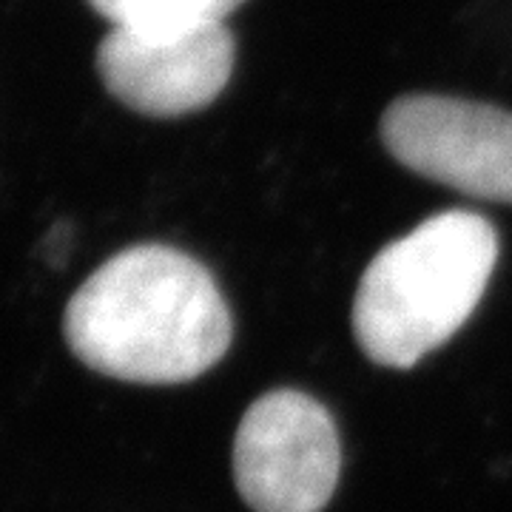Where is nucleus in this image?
<instances>
[{
	"label": "nucleus",
	"instance_id": "obj_1",
	"mask_svg": "<svg viewBox=\"0 0 512 512\" xmlns=\"http://www.w3.org/2000/svg\"><path fill=\"white\" fill-rule=\"evenodd\" d=\"M74 356L111 379L180 384L220 362L234 319L211 271L168 245L111 256L66 308Z\"/></svg>",
	"mask_w": 512,
	"mask_h": 512
},
{
	"label": "nucleus",
	"instance_id": "obj_2",
	"mask_svg": "<svg viewBox=\"0 0 512 512\" xmlns=\"http://www.w3.org/2000/svg\"><path fill=\"white\" fill-rule=\"evenodd\" d=\"M495 262L493 222L473 211H444L384 245L353 302L359 348L376 365H419L473 316Z\"/></svg>",
	"mask_w": 512,
	"mask_h": 512
},
{
	"label": "nucleus",
	"instance_id": "obj_3",
	"mask_svg": "<svg viewBox=\"0 0 512 512\" xmlns=\"http://www.w3.org/2000/svg\"><path fill=\"white\" fill-rule=\"evenodd\" d=\"M339 467L336 424L308 393L271 390L239 421L234 481L254 512H322Z\"/></svg>",
	"mask_w": 512,
	"mask_h": 512
},
{
	"label": "nucleus",
	"instance_id": "obj_4",
	"mask_svg": "<svg viewBox=\"0 0 512 512\" xmlns=\"http://www.w3.org/2000/svg\"><path fill=\"white\" fill-rule=\"evenodd\" d=\"M384 148L410 171L467 197L512 205V111L410 94L382 117Z\"/></svg>",
	"mask_w": 512,
	"mask_h": 512
},
{
	"label": "nucleus",
	"instance_id": "obj_5",
	"mask_svg": "<svg viewBox=\"0 0 512 512\" xmlns=\"http://www.w3.org/2000/svg\"><path fill=\"white\" fill-rule=\"evenodd\" d=\"M234 60L237 46L225 23L185 32L111 29L97 49V74L128 109L183 117L220 97Z\"/></svg>",
	"mask_w": 512,
	"mask_h": 512
},
{
	"label": "nucleus",
	"instance_id": "obj_6",
	"mask_svg": "<svg viewBox=\"0 0 512 512\" xmlns=\"http://www.w3.org/2000/svg\"><path fill=\"white\" fill-rule=\"evenodd\" d=\"M245 0H89L111 29L128 32H185L225 23Z\"/></svg>",
	"mask_w": 512,
	"mask_h": 512
}]
</instances>
